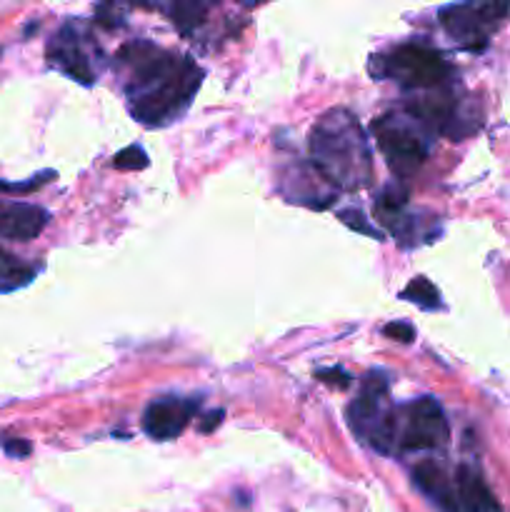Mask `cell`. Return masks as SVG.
I'll return each instance as SVG.
<instances>
[{"instance_id": "obj_1", "label": "cell", "mask_w": 510, "mask_h": 512, "mask_svg": "<svg viewBox=\"0 0 510 512\" xmlns=\"http://www.w3.org/2000/svg\"><path fill=\"white\" fill-rule=\"evenodd\" d=\"M115 73L130 115L145 128H168L193 105L205 70L190 55L150 40H130L115 55Z\"/></svg>"}, {"instance_id": "obj_2", "label": "cell", "mask_w": 510, "mask_h": 512, "mask_svg": "<svg viewBox=\"0 0 510 512\" xmlns=\"http://www.w3.org/2000/svg\"><path fill=\"white\" fill-rule=\"evenodd\" d=\"M310 165L330 188L355 193L373 183V150L363 125L350 110L333 108L315 120L308 135Z\"/></svg>"}, {"instance_id": "obj_3", "label": "cell", "mask_w": 510, "mask_h": 512, "mask_svg": "<svg viewBox=\"0 0 510 512\" xmlns=\"http://www.w3.org/2000/svg\"><path fill=\"white\" fill-rule=\"evenodd\" d=\"M370 75L378 80H393L400 88L413 93H425V90L445 88L453 75V65L433 45L408 40L390 48L388 53L373 55Z\"/></svg>"}, {"instance_id": "obj_4", "label": "cell", "mask_w": 510, "mask_h": 512, "mask_svg": "<svg viewBox=\"0 0 510 512\" xmlns=\"http://www.w3.org/2000/svg\"><path fill=\"white\" fill-rule=\"evenodd\" d=\"M45 60L50 68L85 88L98 83V75L105 63L100 43L93 38L88 25L78 18H68L50 35L48 45H45Z\"/></svg>"}, {"instance_id": "obj_5", "label": "cell", "mask_w": 510, "mask_h": 512, "mask_svg": "<svg viewBox=\"0 0 510 512\" xmlns=\"http://www.w3.org/2000/svg\"><path fill=\"white\" fill-rule=\"evenodd\" d=\"M373 138L378 145L380 155L385 158L388 168L398 175L400 180L410 178L420 165L425 163L430 153V133L403 110L395 113L388 110L380 118L373 120Z\"/></svg>"}, {"instance_id": "obj_6", "label": "cell", "mask_w": 510, "mask_h": 512, "mask_svg": "<svg viewBox=\"0 0 510 512\" xmlns=\"http://www.w3.org/2000/svg\"><path fill=\"white\" fill-rule=\"evenodd\" d=\"M448 440V418L435 398H420L395 408V453L440 450L448 445Z\"/></svg>"}, {"instance_id": "obj_7", "label": "cell", "mask_w": 510, "mask_h": 512, "mask_svg": "<svg viewBox=\"0 0 510 512\" xmlns=\"http://www.w3.org/2000/svg\"><path fill=\"white\" fill-rule=\"evenodd\" d=\"M510 15V3H453L438 10L445 33L470 53L488 48L495 30Z\"/></svg>"}, {"instance_id": "obj_8", "label": "cell", "mask_w": 510, "mask_h": 512, "mask_svg": "<svg viewBox=\"0 0 510 512\" xmlns=\"http://www.w3.org/2000/svg\"><path fill=\"white\" fill-rule=\"evenodd\" d=\"M435 505L443 512H503L480 470L473 465H458Z\"/></svg>"}, {"instance_id": "obj_9", "label": "cell", "mask_w": 510, "mask_h": 512, "mask_svg": "<svg viewBox=\"0 0 510 512\" xmlns=\"http://www.w3.org/2000/svg\"><path fill=\"white\" fill-rule=\"evenodd\" d=\"M200 408V398H175V395H165V398L153 400L145 408L143 420V433L148 435L155 443H168L183 435L188 428L190 420L195 418Z\"/></svg>"}, {"instance_id": "obj_10", "label": "cell", "mask_w": 510, "mask_h": 512, "mask_svg": "<svg viewBox=\"0 0 510 512\" xmlns=\"http://www.w3.org/2000/svg\"><path fill=\"white\" fill-rule=\"evenodd\" d=\"M388 410V375L375 370V373L365 375L358 398L348 405L345 415H348L350 430L368 440V435L373 433V428Z\"/></svg>"}, {"instance_id": "obj_11", "label": "cell", "mask_w": 510, "mask_h": 512, "mask_svg": "<svg viewBox=\"0 0 510 512\" xmlns=\"http://www.w3.org/2000/svg\"><path fill=\"white\" fill-rule=\"evenodd\" d=\"M280 193L288 198V203L325 210L335 200V193H338V190L330 188L328 180H325L313 165H303V168L295 165V168L290 170L288 178L283 180V185H280Z\"/></svg>"}, {"instance_id": "obj_12", "label": "cell", "mask_w": 510, "mask_h": 512, "mask_svg": "<svg viewBox=\"0 0 510 512\" xmlns=\"http://www.w3.org/2000/svg\"><path fill=\"white\" fill-rule=\"evenodd\" d=\"M50 223V213L40 205L20 200H0V238L3 240H35Z\"/></svg>"}, {"instance_id": "obj_13", "label": "cell", "mask_w": 510, "mask_h": 512, "mask_svg": "<svg viewBox=\"0 0 510 512\" xmlns=\"http://www.w3.org/2000/svg\"><path fill=\"white\" fill-rule=\"evenodd\" d=\"M35 275H38V265L25 263L23 258L0 248V295L25 288L33 283Z\"/></svg>"}, {"instance_id": "obj_14", "label": "cell", "mask_w": 510, "mask_h": 512, "mask_svg": "<svg viewBox=\"0 0 510 512\" xmlns=\"http://www.w3.org/2000/svg\"><path fill=\"white\" fill-rule=\"evenodd\" d=\"M213 8L210 3H168V5H160L165 15L173 20L175 28L180 30L183 35H190L200 23L205 20L208 10Z\"/></svg>"}, {"instance_id": "obj_15", "label": "cell", "mask_w": 510, "mask_h": 512, "mask_svg": "<svg viewBox=\"0 0 510 512\" xmlns=\"http://www.w3.org/2000/svg\"><path fill=\"white\" fill-rule=\"evenodd\" d=\"M400 300H408V303L418 305L420 310L443 308V303H440V290L428 278H423V275H418V278H413L405 285L403 293H400Z\"/></svg>"}, {"instance_id": "obj_16", "label": "cell", "mask_w": 510, "mask_h": 512, "mask_svg": "<svg viewBox=\"0 0 510 512\" xmlns=\"http://www.w3.org/2000/svg\"><path fill=\"white\" fill-rule=\"evenodd\" d=\"M53 180H58V173H55V170H43V173L33 175V178H28L25 183H8V180H0V195H18L20 198V195L35 193V190L53 183Z\"/></svg>"}, {"instance_id": "obj_17", "label": "cell", "mask_w": 510, "mask_h": 512, "mask_svg": "<svg viewBox=\"0 0 510 512\" xmlns=\"http://www.w3.org/2000/svg\"><path fill=\"white\" fill-rule=\"evenodd\" d=\"M150 165L148 153L140 145H128L120 153L113 155V168L118 170H143Z\"/></svg>"}, {"instance_id": "obj_18", "label": "cell", "mask_w": 510, "mask_h": 512, "mask_svg": "<svg viewBox=\"0 0 510 512\" xmlns=\"http://www.w3.org/2000/svg\"><path fill=\"white\" fill-rule=\"evenodd\" d=\"M338 218L343 220V223L348 225V228L358 230V233L370 235V238H375V240H383V233H380L378 228H373V225L365 223V215L360 213V210H353V208H350V210H340Z\"/></svg>"}, {"instance_id": "obj_19", "label": "cell", "mask_w": 510, "mask_h": 512, "mask_svg": "<svg viewBox=\"0 0 510 512\" xmlns=\"http://www.w3.org/2000/svg\"><path fill=\"white\" fill-rule=\"evenodd\" d=\"M315 380H320V383L330 385V388H340V390L350 388V383H353V378H350L343 368H320L318 373H315Z\"/></svg>"}, {"instance_id": "obj_20", "label": "cell", "mask_w": 510, "mask_h": 512, "mask_svg": "<svg viewBox=\"0 0 510 512\" xmlns=\"http://www.w3.org/2000/svg\"><path fill=\"white\" fill-rule=\"evenodd\" d=\"M383 335L390 340H398V343H413L415 328L410 323H405V320H395V323L385 325Z\"/></svg>"}, {"instance_id": "obj_21", "label": "cell", "mask_w": 510, "mask_h": 512, "mask_svg": "<svg viewBox=\"0 0 510 512\" xmlns=\"http://www.w3.org/2000/svg\"><path fill=\"white\" fill-rule=\"evenodd\" d=\"M0 445H3L5 455H10V458H15V460L28 458L30 450H33V448H30L28 440H23V438H5Z\"/></svg>"}, {"instance_id": "obj_22", "label": "cell", "mask_w": 510, "mask_h": 512, "mask_svg": "<svg viewBox=\"0 0 510 512\" xmlns=\"http://www.w3.org/2000/svg\"><path fill=\"white\" fill-rule=\"evenodd\" d=\"M223 418H225L223 410H210V413L203 415V423H198V430L205 435L213 433V430L223 423Z\"/></svg>"}, {"instance_id": "obj_23", "label": "cell", "mask_w": 510, "mask_h": 512, "mask_svg": "<svg viewBox=\"0 0 510 512\" xmlns=\"http://www.w3.org/2000/svg\"><path fill=\"white\" fill-rule=\"evenodd\" d=\"M0 53H3V48H0Z\"/></svg>"}]
</instances>
